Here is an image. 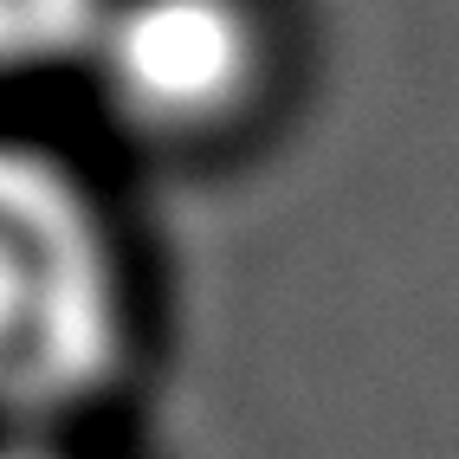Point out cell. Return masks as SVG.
Wrapping results in <instances>:
<instances>
[{"label": "cell", "mask_w": 459, "mask_h": 459, "mask_svg": "<svg viewBox=\"0 0 459 459\" xmlns=\"http://www.w3.org/2000/svg\"><path fill=\"white\" fill-rule=\"evenodd\" d=\"M130 265L91 181L0 130V420L52 427L124 376Z\"/></svg>", "instance_id": "1"}, {"label": "cell", "mask_w": 459, "mask_h": 459, "mask_svg": "<svg viewBox=\"0 0 459 459\" xmlns=\"http://www.w3.org/2000/svg\"><path fill=\"white\" fill-rule=\"evenodd\" d=\"M84 72L130 130L213 136L265 78V26L253 0H104Z\"/></svg>", "instance_id": "2"}, {"label": "cell", "mask_w": 459, "mask_h": 459, "mask_svg": "<svg viewBox=\"0 0 459 459\" xmlns=\"http://www.w3.org/2000/svg\"><path fill=\"white\" fill-rule=\"evenodd\" d=\"M104 0H0V78L84 65Z\"/></svg>", "instance_id": "3"}, {"label": "cell", "mask_w": 459, "mask_h": 459, "mask_svg": "<svg viewBox=\"0 0 459 459\" xmlns=\"http://www.w3.org/2000/svg\"><path fill=\"white\" fill-rule=\"evenodd\" d=\"M0 459H78V453L58 446L46 427H7L0 434Z\"/></svg>", "instance_id": "4"}]
</instances>
